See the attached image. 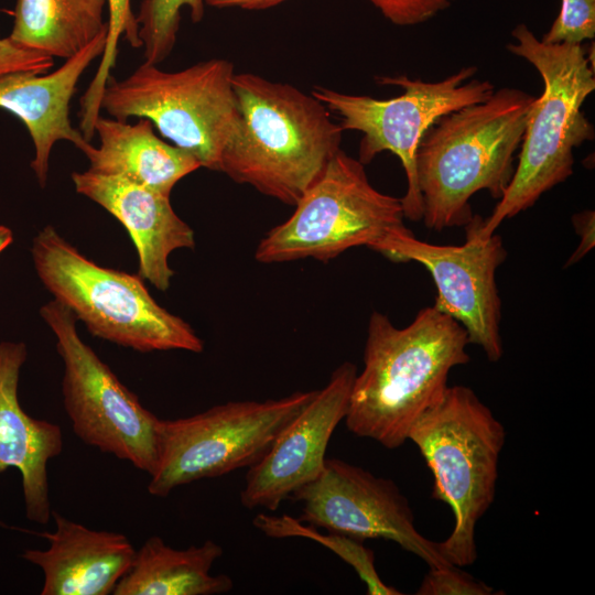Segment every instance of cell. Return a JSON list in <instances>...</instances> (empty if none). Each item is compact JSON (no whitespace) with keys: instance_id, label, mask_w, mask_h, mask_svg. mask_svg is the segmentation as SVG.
I'll use <instances>...</instances> for the list:
<instances>
[{"instance_id":"6da1fadb","label":"cell","mask_w":595,"mask_h":595,"mask_svg":"<svg viewBox=\"0 0 595 595\" xmlns=\"http://www.w3.org/2000/svg\"><path fill=\"white\" fill-rule=\"evenodd\" d=\"M468 344L464 327L434 305L403 328L372 312L364 369L344 419L349 432L388 450L403 445L416 419L443 396L450 371L469 363Z\"/></svg>"},{"instance_id":"7a4b0ae2","label":"cell","mask_w":595,"mask_h":595,"mask_svg":"<svg viewBox=\"0 0 595 595\" xmlns=\"http://www.w3.org/2000/svg\"><path fill=\"white\" fill-rule=\"evenodd\" d=\"M239 118L220 171L295 206L340 150V126L312 94L259 75H234Z\"/></svg>"},{"instance_id":"3957f363","label":"cell","mask_w":595,"mask_h":595,"mask_svg":"<svg viewBox=\"0 0 595 595\" xmlns=\"http://www.w3.org/2000/svg\"><path fill=\"white\" fill-rule=\"evenodd\" d=\"M533 100L524 90L501 88L486 101L442 117L425 132L416 174L426 228L465 227L474 216L469 201L479 191L501 198Z\"/></svg>"},{"instance_id":"277c9868","label":"cell","mask_w":595,"mask_h":595,"mask_svg":"<svg viewBox=\"0 0 595 595\" xmlns=\"http://www.w3.org/2000/svg\"><path fill=\"white\" fill-rule=\"evenodd\" d=\"M507 50L534 66L543 91L534 98L521 141L519 161L504 195L486 219L476 215L465 226L478 239L489 238L507 218L530 208L542 194L573 174L575 148L594 139L582 106L595 89L594 66L582 44H548L523 23Z\"/></svg>"},{"instance_id":"5b68a950","label":"cell","mask_w":595,"mask_h":595,"mask_svg":"<svg viewBox=\"0 0 595 595\" xmlns=\"http://www.w3.org/2000/svg\"><path fill=\"white\" fill-rule=\"evenodd\" d=\"M408 440L433 476L431 497L453 512V529L439 542L441 553L459 569L473 565L478 556L476 527L496 496L504 424L473 389L448 386L416 419Z\"/></svg>"},{"instance_id":"8992f818","label":"cell","mask_w":595,"mask_h":595,"mask_svg":"<svg viewBox=\"0 0 595 595\" xmlns=\"http://www.w3.org/2000/svg\"><path fill=\"white\" fill-rule=\"evenodd\" d=\"M35 272L46 290L93 336L140 353H202L188 323L159 305L138 274L98 266L51 225L32 240Z\"/></svg>"},{"instance_id":"52a82bcc","label":"cell","mask_w":595,"mask_h":595,"mask_svg":"<svg viewBox=\"0 0 595 595\" xmlns=\"http://www.w3.org/2000/svg\"><path fill=\"white\" fill-rule=\"evenodd\" d=\"M234 75V65L223 58L177 72L144 62L123 79L109 76L100 107L121 121L149 119L201 166L219 172L223 151L239 118Z\"/></svg>"},{"instance_id":"ba28073f","label":"cell","mask_w":595,"mask_h":595,"mask_svg":"<svg viewBox=\"0 0 595 595\" xmlns=\"http://www.w3.org/2000/svg\"><path fill=\"white\" fill-rule=\"evenodd\" d=\"M401 198L369 182L364 164L338 150L293 214L260 240L255 258L275 263L313 258L327 262L347 249L375 250L405 228Z\"/></svg>"},{"instance_id":"9c48e42d","label":"cell","mask_w":595,"mask_h":595,"mask_svg":"<svg viewBox=\"0 0 595 595\" xmlns=\"http://www.w3.org/2000/svg\"><path fill=\"white\" fill-rule=\"evenodd\" d=\"M316 391L261 402L230 401L187 418L160 420L149 494L166 497L180 486L255 465Z\"/></svg>"},{"instance_id":"30bf717a","label":"cell","mask_w":595,"mask_h":595,"mask_svg":"<svg viewBox=\"0 0 595 595\" xmlns=\"http://www.w3.org/2000/svg\"><path fill=\"white\" fill-rule=\"evenodd\" d=\"M476 66H466L445 79L430 83L407 75L380 76V85L402 88L390 99H375L316 86L312 95L342 119L343 130L360 131L358 161L366 165L382 151L397 155L407 176L401 198L404 218L422 219V197L418 185L416 152L425 132L442 117L464 107L486 101L495 91L489 80L472 79Z\"/></svg>"},{"instance_id":"8fae6325","label":"cell","mask_w":595,"mask_h":595,"mask_svg":"<svg viewBox=\"0 0 595 595\" xmlns=\"http://www.w3.org/2000/svg\"><path fill=\"white\" fill-rule=\"evenodd\" d=\"M40 315L63 361V403L75 435L150 476L158 463L160 419L82 340L68 307L52 300Z\"/></svg>"},{"instance_id":"7c38bea8","label":"cell","mask_w":595,"mask_h":595,"mask_svg":"<svg viewBox=\"0 0 595 595\" xmlns=\"http://www.w3.org/2000/svg\"><path fill=\"white\" fill-rule=\"evenodd\" d=\"M289 499L302 504V522L359 541H392L430 569L454 566L441 553L439 542L418 531L409 500L397 484L363 467L326 458L321 475Z\"/></svg>"},{"instance_id":"4fadbf2b","label":"cell","mask_w":595,"mask_h":595,"mask_svg":"<svg viewBox=\"0 0 595 595\" xmlns=\"http://www.w3.org/2000/svg\"><path fill=\"white\" fill-rule=\"evenodd\" d=\"M375 251L393 262L424 266L436 286L433 305L459 323L468 343L479 346L489 361L502 357L496 272L507 250L500 236L478 239L466 229L463 245H434L419 240L405 227L387 237Z\"/></svg>"},{"instance_id":"5bb4252c","label":"cell","mask_w":595,"mask_h":595,"mask_svg":"<svg viewBox=\"0 0 595 595\" xmlns=\"http://www.w3.org/2000/svg\"><path fill=\"white\" fill-rule=\"evenodd\" d=\"M356 375L354 364L338 366L266 455L249 467L240 493L244 507L275 511L296 489L321 475L329 440L347 414Z\"/></svg>"},{"instance_id":"9a60e30c","label":"cell","mask_w":595,"mask_h":595,"mask_svg":"<svg viewBox=\"0 0 595 595\" xmlns=\"http://www.w3.org/2000/svg\"><path fill=\"white\" fill-rule=\"evenodd\" d=\"M72 181L76 193L105 208L129 232L138 253V274L166 291L174 275L169 256L195 246L193 229L174 212L170 196L89 170L73 172Z\"/></svg>"},{"instance_id":"2e32d148","label":"cell","mask_w":595,"mask_h":595,"mask_svg":"<svg viewBox=\"0 0 595 595\" xmlns=\"http://www.w3.org/2000/svg\"><path fill=\"white\" fill-rule=\"evenodd\" d=\"M107 31L108 28L102 30L53 72L22 71L0 76V108L18 117L29 131L34 145L30 166L42 187L47 182L50 156L57 141H68L77 149L88 142L72 126L69 104L83 73L102 55Z\"/></svg>"},{"instance_id":"e0dca14e","label":"cell","mask_w":595,"mask_h":595,"mask_svg":"<svg viewBox=\"0 0 595 595\" xmlns=\"http://www.w3.org/2000/svg\"><path fill=\"white\" fill-rule=\"evenodd\" d=\"M26 357L23 342L0 340V474L8 468L20 472L25 516L46 524L52 518L47 464L62 453L63 434L60 425L32 418L19 402Z\"/></svg>"},{"instance_id":"ac0fdd59","label":"cell","mask_w":595,"mask_h":595,"mask_svg":"<svg viewBox=\"0 0 595 595\" xmlns=\"http://www.w3.org/2000/svg\"><path fill=\"white\" fill-rule=\"evenodd\" d=\"M55 530L37 532L46 550L21 556L44 574L41 595H108L129 571L136 549L119 532L90 529L52 510Z\"/></svg>"},{"instance_id":"d6986e66","label":"cell","mask_w":595,"mask_h":595,"mask_svg":"<svg viewBox=\"0 0 595 595\" xmlns=\"http://www.w3.org/2000/svg\"><path fill=\"white\" fill-rule=\"evenodd\" d=\"M138 119L131 125L100 113L95 122L98 147L86 142L79 150L89 161V171L121 176L170 196L175 184L201 164L187 151L156 137L149 119Z\"/></svg>"},{"instance_id":"ffe728a7","label":"cell","mask_w":595,"mask_h":595,"mask_svg":"<svg viewBox=\"0 0 595 595\" xmlns=\"http://www.w3.org/2000/svg\"><path fill=\"white\" fill-rule=\"evenodd\" d=\"M223 548L213 540L178 550L159 536L148 538L136 550L129 571L116 585L113 595H217L232 589L226 574L210 570Z\"/></svg>"},{"instance_id":"44dd1931","label":"cell","mask_w":595,"mask_h":595,"mask_svg":"<svg viewBox=\"0 0 595 595\" xmlns=\"http://www.w3.org/2000/svg\"><path fill=\"white\" fill-rule=\"evenodd\" d=\"M107 0H17L9 34L14 43L69 58L108 28Z\"/></svg>"},{"instance_id":"7402d4cb","label":"cell","mask_w":595,"mask_h":595,"mask_svg":"<svg viewBox=\"0 0 595 595\" xmlns=\"http://www.w3.org/2000/svg\"><path fill=\"white\" fill-rule=\"evenodd\" d=\"M252 524L264 536L273 539L305 538L318 542L349 564L367 587L369 595H401L402 592L387 585L375 567V554L364 545V541L328 532H320L316 527L304 524L300 519L288 515L274 516L258 513Z\"/></svg>"},{"instance_id":"603a6c76","label":"cell","mask_w":595,"mask_h":595,"mask_svg":"<svg viewBox=\"0 0 595 595\" xmlns=\"http://www.w3.org/2000/svg\"><path fill=\"white\" fill-rule=\"evenodd\" d=\"M205 0H142L137 15L144 62L158 65L173 51L180 29L181 10H190L194 23L202 21Z\"/></svg>"},{"instance_id":"cb8c5ba5","label":"cell","mask_w":595,"mask_h":595,"mask_svg":"<svg viewBox=\"0 0 595 595\" xmlns=\"http://www.w3.org/2000/svg\"><path fill=\"white\" fill-rule=\"evenodd\" d=\"M109 19L105 50L100 64L88 88L79 99V117L84 123L93 125L101 111V97L111 69L116 65L118 43L125 35L134 48L142 47L139 24L131 9V0H107Z\"/></svg>"},{"instance_id":"d4e9b609","label":"cell","mask_w":595,"mask_h":595,"mask_svg":"<svg viewBox=\"0 0 595 595\" xmlns=\"http://www.w3.org/2000/svg\"><path fill=\"white\" fill-rule=\"evenodd\" d=\"M595 37V0H561L559 15L541 41L582 44Z\"/></svg>"},{"instance_id":"484cf974","label":"cell","mask_w":595,"mask_h":595,"mask_svg":"<svg viewBox=\"0 0 595 595\" xmlns=\"http://www.w3.org/2000/svg\"><path fill=\"white\" fill-rule=\"evenodd\" d=\"M494 588L457 566L430 569L416 595H491Z\"/></svg>"},{"instance_id":"4316f807","label":"cell","mask_w":595,"mask_h":595,"mask_svg":"<svg viewBox=\"0 0 595 595\" xmlns=\"http://www.w3.org/2000/svg\"><path fill=\"white\" fill-rule=\"evenodd\" d=\"M391 23L410 26L424 23L456 0H367Z\"/></svg>"},{"instance_id":"83f0119b","label":"cell","mask_w":595,"mask_h":595,"mask_svg":"<svg viewBox=\"0 0 595 595\" xmlns=\"http://www.w3.org/2000/svg\"><path fill=\"white\" fill-rule=\"evenodd\" d=\"M53 65L52 56L23 47L9 36L0 39V76L22 71L43 74Z\"/></svg>"},{"instance_id":"f1b7e54d","label":"cell","mask_w":595,"mask_h":595,"mask_svg":"<svg viewBox=\"0 0 595 595\" xmlns=\"http://www.w3.org/2000/svg\"><path fill=\"white\" fill-rule=\"evenodd\" d=\"M573 227L580 236L581 241L576 250L569 258L565 268L578 262L594 247V210H584L572 216Z\"/></svg>"},{"instance_id":"f546056e","label":"cell","mask_w":595,"mask_h":595,"mask_svg":"<svg viewBox=\"0 0 595 595\" xmlns=\"http://www.w3.org/2000/svg\"><path fill=\"white\" fill-rule=\"evenodd\" d=\"M285 0H205L214 8L238 7L246 10H263L282 3Z\"/></svg>"},{"instance_id":"4dcf8cb0","label":"cell","mask_w":595,"mask_h":595,"mask_svg":"<svg viewBox=\"0 0 595 595\" xmlns=\"http://www.w3.org/2000/svg\"><path fill=\"white\" fill-rule=\"evenodd\" d=\"M13 241L12 230L3 225H0V253L4 251Z\"/></svg>"}]
</instances>
